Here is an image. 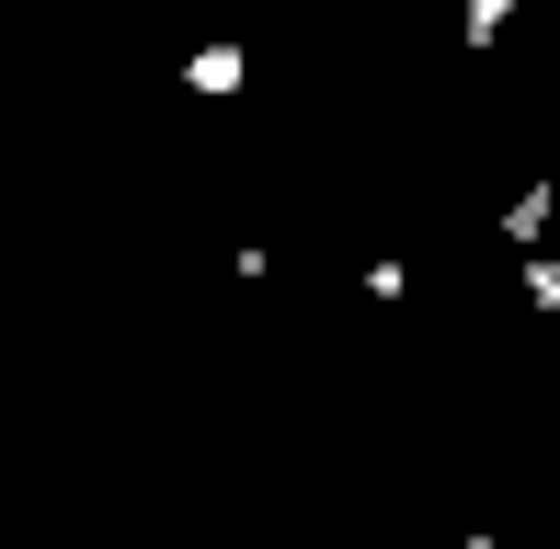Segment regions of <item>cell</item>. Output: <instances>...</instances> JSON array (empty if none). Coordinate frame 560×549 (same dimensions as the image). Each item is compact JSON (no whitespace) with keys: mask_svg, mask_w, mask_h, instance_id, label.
Returning <instances> with one entry per match:
<instances>
[{"mask_svg":"<svg viewBox=\"0 0 560 549\" xmlns=\"http://www.w3.org/2000/svg\"><path fill=\"white\" fill-rule=\"evenodd\" d=\"M184 92H195V104H241V92H252V46H195V58H184Z\"/></svg>","mask_w":560,"mask_h":549,"instance_id":"cell-1","label":"cell"},{"mask_svg":"<svg viewBox=\"0 0 560 549\" xmlns=\"http://www.w3.org/2000/svg\"><path fill=\"white\" fill-rule=\"evenodd\" d=\"M549 218H560V184H526L515 207H503V241H515V253H538V241H549Z\"/></svg>","mask_w":560,"mask_h":549,"instance_id":"cell-2","label":"cell"},{"mask_svg":"<svg viewBox=\"0 0 560 549\" xmlns=\"http://www.w3.org/2000/svg\"><path fill=\"white\" fill-rule=\"evenodd\" d=\"M446 549H515V538H446Z\"/></svg>","mask_w":560,"mask_h":549,"instance_id":"cell-5","label":"cell"},{"mask_svg":"<svg viewBox=\"0 0 560 549\" xmlns=\"http://www.w3.org/2000/svg\"><path fill=\"white\" fill-rule=\"evenodd\" d=\"M503 23H515V0H469V58H492Z\"/></svg>","mask_w":560,"mask_h":549,"instance_id":"cell-4","label":"cell"},{"mask_svg":"<svg viewBox=\"0 0 560 549\" xmlns=\"http://www.w3.org/2000/svg\"><path fill=\"white\" fill-rule=\"evenodd\" d=\"M526 309H538V320H560V264H549V241L526 253Z\"/></svg>","mask_w":560,"mask_h":549,"instance_id":"cell-3","label":"cell"}]
</instances>
